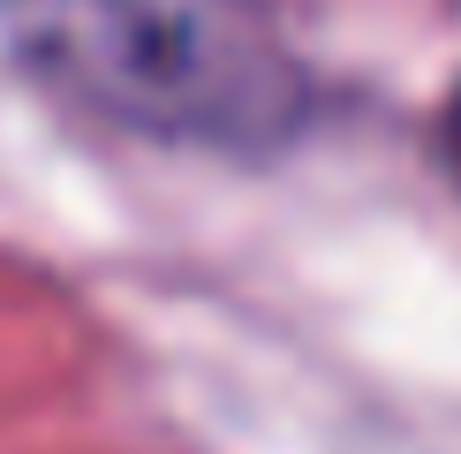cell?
<instances>
[{
  "label": "cell",
  "mask_w": 461,
  "mask_h": 454,
  "mask_svg": "<svg viewBox=\"0 0 461 454\" xmlns=\"http://www.w3.org/2000/svg\"><path fill=\"white\" fill-rule=\"evenodd\" d=\"M0 46L99 122L204 151H280L318 99L265 0H0Z\"/></svg>",
  "instance_id": "6da1fadb"
},
{
  "label": "cell",
  "mask_w": 461,
  "mask_h": 454,
  "mask_svg": "<svg viewBox=\"0 0 461 454\" xmlns=\"http://www.w3.org/2000/svg\"><path fill=\"white\" fill-rule=\"evenodd\" d=\"M438 137H447V167L461 175V91L447 99V129H438Z\"/></svg>",
  "instance_id": "7a4b0ae2"
}]
</instances>
